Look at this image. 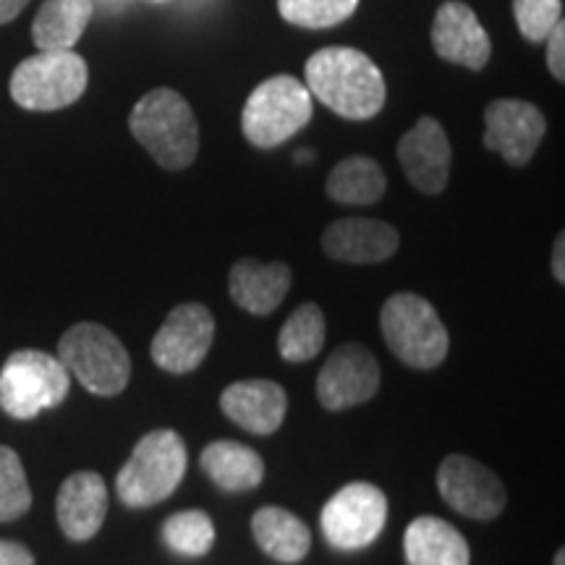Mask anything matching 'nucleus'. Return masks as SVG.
I'll return each instance as SVG.
<instances>
[{"label": "nucleus", "mask_w": 565, "mask_h": 565, "mask_svg": "<svg viewBox=\"0 0 565 565\" xmlns=\"http://www.w3.org/2000/svg\"><path fill=\"white\" fill-rule=\"evenodd\" d=\"M309 95L349 121H366L385 105L383 71L362 51L353 47H324L303 68Z\"/></svg>", "instance_id": "f257e3e1"}, {"label": "nucleus", "mask_w": 565, "mask_h": 565, "mask_svg": "<svg viewBox=\"0 0 565 565\" xmlns=\"http://www.w3.org/2000/svg\"><path fill=\"white\" fill-rule=\"evenodd\" d=\"M129 129L166 171H183L200 152V126L194 110L175 89L158 87L147 92L134 105Z\"/></svg>", "instance_id": "f03ea898"}, {"label": "nucleus", "mask_w": 565, "mask_h": 565, "mask_svg": "<svg viewBox=\"0 0 565 565\" xmlns=\"http://www.w3.org/2000/svg\"><path fill=\"white\" fill-rule=\"evenodd\" d=\"M186 475V445L173 429H154L134 445L116 477L124 505L150 508L168 500Z\"/></svg>", "instance_id": "7ed1b4c3"}, {"label": "nucleus", "mask_w": 565, "mask_h": 565, "mask_svg": "<svg viewBox=\"0 0 565 565\" xmlns=\"http://www.w3.org/2000/svg\"><path fill=\"white\" fill-rule=\"evenodd\" d=\"M380 328L387 349L414 370H435L448 356V330L437 309L419 294L391 296L380 312Z\"/></svg>", "instance_id": "20e7f679"}, {"label": "nucleus", "mask_w": 565, "mask_h": 565, "mask_svg": "<svg viewBox=\"0 0 565 565\" xmlns=\"http://www.w3.org/2000/svg\"><path fill=\"white\" fill-rule=\"evenodd\" d=\"M58 359L68 374L79 380L84 391L103 398L124 393L129 385V351L105 324L76 322L68 328L58 341Z\"/></svg>", "instance_id": "39448f33"}, {"label": "nucleus", "mask_w": 565, "mask_h": 565, "mask_svg": "<svg viewBox=\"0 0 565 565\" xmlns=\"http://www.w3.org/2000/svg\"><path fill=\"white\" fill-rule=\"evenodd\" d=\"M68 391V370L45 351H13L0 370V408L11 419L26 422L45 408L61 406Z\"/></svg>", "instance_id": "423d86ee"}, {"label": "nucleus", "mask_w": 565, "mask_h": 565, "mask_svg": "<svg viewBox=\"0 0 565 565\" xmlns=\"http://www.w3.org/2000/svg\"><path fill=\"white\" fill-rule=\"evenodd\" d=\"M89 82L87 63L74 51H40L21 61L11 74L9 92L24 110L51 113L74 105Z\"/></svg>", "instance_id": "0eeeda50"}, {"label": "nucleus", "mask_w": 565, "mask_h": 565, "mask_svg": "<svg viewBox=\"0 0 565 565\" xmlns=\"http://www.w3.org/2000/svg\"><path fill=\"white\" fill-rule=\"evenodd\" d=\"M312 118V95L294 76H273L252 92L242 113L244 137L259 150H273L296 137Z\"/></svg>", "instance_id": "6e6552de"}, {"label": "nucleus", "mask_w": 565, "mask_h": 565, "mask_svg": "<svg viewBox=\"0 0 565 565\" xmlns=\"http://www.w3.org/2000/svg\"><path fill=\"white\" fill-rule=\"evenodd\" d=\"M387 521V498L370 482H351L322 508L324 540L335 550H362L377 540Z\"/></svg>", "instance_id": "1a4fd4ad"}, {"label": "nucleus", "mask_w": 565, "mask_h": 565, "mask_svg": "<svg viewBox=\"0 0 565 565\" xmlns=\"http://www.w3.org/2000/svg\"><path fill=\"white\" fill-rule=\"evenodd\" d=\"M215 341V317L204 303H179L152 338V362L171 374L194 372Z\"/></svg>", "instance_id": "9d476101"}, {"label": "nucleus", "mask_w": 565, "mask_h": 565, "mask_svg": "<svg viewBox=\"0 0 565 565\" xmlns=\"http://www.w3.org/2000/svg\"><path fill=\"white\" fill-rule=\"evenodd\" d=\"M437 490L454 511L477 521L503 513L505 487L494 471L469 456H448L437 469Z\"/></svg>", "instance_id": "9b49d317"}, {"label": "nucleus", "mask_w": 565, "mask_h": 565, "mask_svg": "<svg viewBox=\"0 0 565 565\" xmlns=\"http://www.w3.org/2000/svg\"><path fill=\"white\" fill-rule=\"evenodd\" d=\"M380 391V364L359 343H343L330 353L317 377V398L328 412L366 404Z\"/></svg>", "instance_id": "f8f14e48"}, {"label": "nucleus", "mask_w": 565, "mask_h": 565, "mask_svg": "<svg viewBox=\"0 0 565 565\" xmlns=\"http://www.w3.org/2000/svg\"><path fill=\"white\" fill-rule=\"evenodd\" d=\"M545 131V116L532 103L494 100L484 108V147L513 168L526 166L534 158Z\"/></svg>", "instance_id": "ddd939ff"}, {"label": "nucleus", "mask_w": 565, "mask_h": 565, "mask_svg": "<svg viewBox=\"0 0 565 565\" xmlns=\"http://www.w3.org/2000/svg\"><path fill=\"white\" fill-rule=\"evenodd\" d=\"M398 160L406 179L419 189L422 194H440L450 179V152L448 134L435 118L424 116L416 121L412 131H406L398 141Z\"/></svg>", "instance_id": "4468645a"}, {"label": "nucleus", "mask_w": 565, "mask_h": 565, "mask_svg": "<svg viewBox=\"0 0 565 565\" xmlns=\"http://www.w3.org/2000/svg\"><path fill=\"white\" fill-rule=\"evenodd\" d=\"M433 45L443 61L482 71L490 61L492 40L479 24L477 13L461 0H448L435 13Z\"/></svg>", "instance_id": "2eb2a0df"}, {"label": "nucleus", "mask_w": 565, "mask_h": 565, "mask_svg": "<svg viewBox=\"0 0 565 565\" xmlns=\"http://www.w3.org/2000/svg\"><path fill=\"white\" fill-rule=\"evenodd\" d=\"M398 231L372 217H343L322 233V249L330 259L349 265H377L398 249Z\"/></svg>", "instance_id": "dca6fc26"}, {"label": "nucleus", "mask_w": 565, "mask_h": 565, "mask_svg": "<svg viewBox=\"0 0 565 565\" xmlns=\"http://www.w3.org/2000/svg\"><path fill=\"white\" fill-rule=\"evenodd\" d=\"M221 408L246 433L273 435L286 419L288 395L273 380H238L223 391Z\"/></svg>", "instance_id": "f3484780"}, {"label": "nucleus", "mask_w": 565, "mask_h": 565, "mask_svg": "<svg viewBox=\"0 0 565 565\" xmlns=\"http://www.w3.org/2000/svg\"><path fill=\"white\" fill-rule=\"evenodd\" d=\"M55 513L63 534L74 542H87L103 529L108 515V484L95 471H76L61 484Z\"/></svg>", "instance_id": "a211bd4d"}, {"label": "nucleus", "mask_w": 565, "mask_h": 565, "mask_svg": "<svg viewBox=\"0 0 565 565\" xmlns=\"http://www.w3.org/2000/svg\"><path fill=\"white\" fill-rule=\"evenodd\" d=\"M288 288H291V267L282 263H259V259L244 257L231 267V299L249 315H273L286 299Z\"/></svg>", "instance_id": "6ab92c4d"}, {"label": "nucleus", "mask_w": 565, "mask_h": 565, "mask_svg": "<svg viewBox=\"0 0 565 565\" xmlns=\"http://www.w3.org/2000/svg\"><path fill=\"white\" fill-rule=\"evenodd\" d=\"M408 565H469L471 553L456 526L435 515H422L404 534Z\"/></svg>", "instance_id": "aec40b11"}, {"label": "nucleus", "mask_w": 565, "mask_h": 565, "mask_svg": "<svg viewBox=\"0 0 565 565\" xmlns=\"http://www.w3.org/2000/svg\"><path fill=\"white\" fill-rule=\"evenodd\" d=\"M202 471L225 492H246L263 484L265 461L257 450L236 440H215L202 450Z\"/></svg>", "instance_id": "412c9836"}, {"label": "nucleus", "mask_w": 565, "mask_h": 565, "mask_svg": "<svg viewBox=\"0 0 565 565\" xmlns=\"http://www.w3.org/2000/svg\"><path fill=\"white\" fill-rule=\"evenodd\" d=\"M252 534L257 545L280 563H299L312 547L309 526L280 505L259 508L252 519Z\"/></svg>", "instance_id": "4be33fe9"}, {"label": "nucleus", "mask_w": 565, "mask_h": 565, "mask_svg": "<svg viewBox=\"0 0 565 565\" xmlns=\"http://www.w3.org/2000/svg\"><path fill=\"white\" fill-rule=\"evenodd\" d=\"M92 13V0H45L32 24L34 45L40 51H74Z\"/></svg>", "instance_id": "5701e85b"}, {"label": "nucleus", "mask_w": 565, "mask_h": 565, "mask_svg": "<svg viewBox=\"0 0 565 565\" xmlns=\"http://www.w3.org/2000/svg\"><path fill=\"white\" fill-rule=\"evenodd\" d=\"M387 189L385 173L380 168V162L364 154H353L345 158L333 168V173L328 175V194L330 200L341 204H374L383 200Z\"/></svg>", "instance_id": "b1692460"}, {"label": "nucleus", "mask_w": 565, "mask_h": 565, "mask_svg": "<svg viewBox=\"0 0 565 565\" xmlns=\"http://www.w3.org/2000/svg\"><path fill=\"white\" fill-rule=\"evenodd\" d=\"M324 335H328V324H324L322 309L317 303H301L299 309L288 315V320L280 328V356L291 364L309 362L322 351Z\"/></svg>", "instance_id": "393cba45"}, {"label": "nucleus", "mask_w": 565, "mask_h": 565, "mask_svg": "<svg viewBox=\"0 0 565 565\" xmlns=\"http://www.w3.org/2000/svg\"><path fill=\"white\" fill-rule=\"evenodd\" d=\"M162 542L179 555L202 557L215 545V526L204 511L173 513L162 524Z\"/></svg>", "instance_id": "a878e982"}, {"label": "nucleus", "mask_w": 565, "mask_h": 565, "mask_svg": "<svg viewBox=\"0 0 565 565\" xmlns=\"http://www.w3.org/2000/svg\"><path fill=\"white\" fill-rule=\"evenodd\" d=\"M32 508V490L17 450L0 445V524L17 521Z\"/></svg>", "instance_id": "bb28decb"}, {"label": "nucleus", "mask_w": 565, "mask_h": 565, "mask_svg": "<svg viewBox=\"0 0 565 565\" xmlns=\"http://www.w3.org/2000/svg\"><path fill=\"white\" fill-rule=\"evenodd\" d=\"M359 0H278L280 17L303 30H328L356 11Z\"/></svg>", "instance_id": "cd10ccee"}, {"label": "nucleus", "mask_w": 565, "mask_h": 565, "mask_svg": "<svg viewBox=\"0 0 565 565\" xmlns=\"http://www.w3.org/2000/svg\"><path fill=\"white\" fill-rule=\"evenodd\" d=\"M563 13L561 0H513V17L519 32L529 42H545Z\"/></svg>", "instance_id": "c85d7f7f"}, {"label": "nucleus", "mask_w": 565, "mask_h": 565, "mask_svg": "<svg viewBox=\"0 0 565 565\" xmlns=\"http://www.w3.org/2000/svg\"><path fill=\"white\" fill-rule=\"evenodd\" d=\"M547 68L557 82L565 79V24L557 21L555 30L547 34Z\"/></svg>", "instance_id": "c756f323"}, {"label": "nucleus", "mask_w": 565, "mask_h": 565, "mask_svg": "<svg viewBox=\"0 0 565 565\" xmlns=\"http://www.w3.org/2000/svg\"><path fill=\"white\" fill-rule=\"evenodd\" d=\"M0 565H34V555L19 542L0 540Z\"/></svg>", "instance_id": "7c9ffc66"}, {"label": "nucleus", "mask_w": 565, "mask_h": 565, "mask_svg": "<svg viewBox=\"0 0 565 565\" xmlns=\"http://www.w3.org/2000/svg\"><path fill=\"white\" fill-rule=\"evenodd\" d=\"M553 275L555 280L565 282V233H557L555 246H553Z\"/></svg>", "instance_id": "2f4dec72"}, {"label": "nucleus", "mask_w": 565, "mask_h": 565, "mask_svg": "<svg viewBox=\"0 0 565 565\" xmlns=\"http://www.w3.org/2000/svg\"><path fill=\"white\" fill-rule=\"evenodd\" d=\"M26 3L30 0H0V24H9V21L17 19L26 9Z\"/></svg>", "instance_id": "473e14b6"}, {"label": "nucleus", "mask_w": 565, "mask_h": 565, "mask_svg": "<svg viewBox=\"0 0 565 565\" xmlns=\"http://www.w3.org/2000/svg\"><path fill=\"white\" fill-rule=\"evenodd\" d=\"M563 561H565V553H563V550H557V555H555V565H563Z\"/></svg>", "instance_id": "72a5a7b5"}]
</instances>
